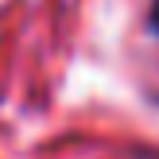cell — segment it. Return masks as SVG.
<instances>
[{"instance_id": "cell-1", "label": "cell", "mask_w": 159, "mask_h": 159, "mask_svg": "<svg viewBox=\"0 0 159 159\" xmlns=\"http://www.w3.org/2000/svg\"><path fill=\"white\" fill-rule=\"evenodd\" d=\"M152 31L159 35V0H155V12H152Z\"/></svg>"}]
</instances>
